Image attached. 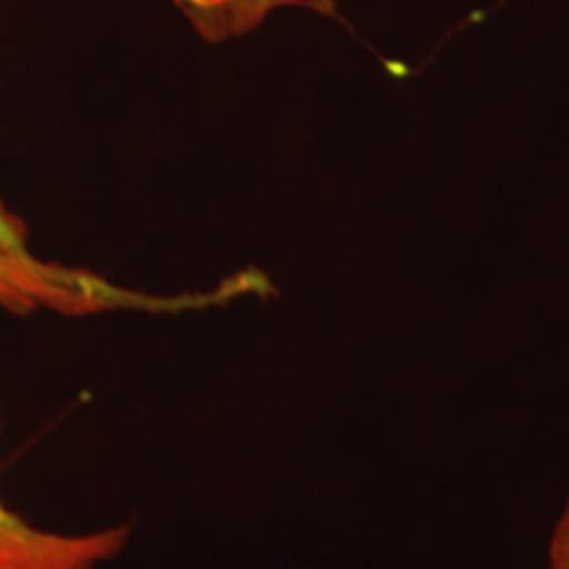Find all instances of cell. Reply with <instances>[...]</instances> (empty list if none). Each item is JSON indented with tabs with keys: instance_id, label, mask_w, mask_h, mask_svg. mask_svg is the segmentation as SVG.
<instances>
[{
	"instance_id": "cell-1",
	"label": "cell",
	"mask_w": 569,
	"mask_h": 569,
	"mask_svg": "<svg viewBox=\"0 0 569 569\" xmlns=\"http://www.w3.org/2000/svg\"><path fill=\"white\" fill-rule=\"evenodd\" d=\"M237 296H241V284L237 279H230L211 293L148 296L122 289L87 270L42 262L28 249H13L0 243V308L13 315H30L41 308L66 317H84L108 310L173 315L222 305Z\"/></svg>"
},
{
	"instance_id": "cell-2",
	"label": "cell",
	"mask_w": 569,
	"mask_h": 569,
	"mask_svg": "<svg viewBox=\"0 0 569 569\" xmlns=\"http://www.w3.org/2000/svg\"><path fill=\"white\" fill-rule=\"evenodd\" d=\"M131 538L133 523L84 533L37 528L0 498V569H102L121 557Z\"/></svg>"
},
{
	"instance_id": "cell-3",
	"label": "cell",
	"mask_w": 569,
	"mask_h": 569,
	"mask_svg": "<svg viewBox=\"0 0 569 569\" xmlns=\"http://www.w3.org/2000/svg\"><path fill=\"white\" fill-rule=\"evenodd\" d=\"M293 2L315 7L310 0H197L190 18L209 37H224L243 32L262 20L270 9Z\"/></svg>"
},
{
	"instance_id": "cell-4",
	"label": "cell",
	"mask_w": 569,
	"mask_h": 569,
	"mask_svg": "<svg viewBox=\"0 0 569 569\" xmlns=\"http://www.w3.org/2000/svg\"><path fill=\"white\" fill-rule=\"evenodd\" d=\"M550 569H569V498L552 529L549 547Z\"/></svg>"
},
{
	"instance_id": "cell-5",
	"label": "cell",
	"mask_w": 569,
	"mask_h": 569,
	"mask_svg": "<svg viewBox=\"0 0 569 569\" xmlns=\"http://www.w3.org/2000/svg\"><path fill=\"white\" fill-rule=\"evenodd\" d=\"M0 243L13 249H28L26 244V226L16 218L7 207L0 204Z\"/></svg>"
}]
</instances>
